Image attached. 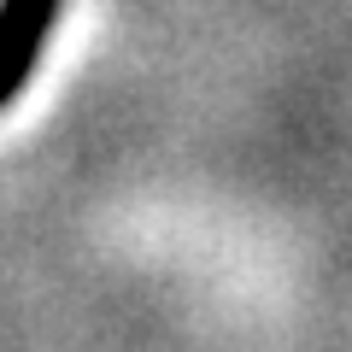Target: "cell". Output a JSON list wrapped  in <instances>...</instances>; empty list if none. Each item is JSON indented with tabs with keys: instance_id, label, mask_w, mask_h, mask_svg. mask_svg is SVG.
I'll list each match as a JSON object with an SVG mask.
<instances>
[{
	"instance_id": "1",
	"label": "cell",
	"mask_w": 352,
	"mask_h": 352,
	"mask_svg": "<svg viewBox=\"0 0 352 352\" xmlns=\"http://www.w3.org/2000/svg\"><path fill=\"white\" fill-rule=\"evenodd\" d=\"M65 0H0V112H12L30 88L53 30H59Z\"/></svg>"
}]
</instances>
